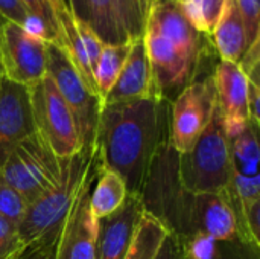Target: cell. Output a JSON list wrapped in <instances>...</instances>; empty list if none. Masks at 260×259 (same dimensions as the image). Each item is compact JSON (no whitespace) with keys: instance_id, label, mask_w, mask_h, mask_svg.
<instances>
[{"instance_id":"1","label":"cell","mask_w":260,"mask_h":259,"mask_svg":"<svg viewBox=\"0 0 260 259\" xmlns=\"http://www.w3.org/2000/svg\"><path fill=\"white\" fill-rule=\"evenodd\" d=\"M169 107L160 98L102 105L96 151L102 168L120 176L131 195L140 197L154 157L169 142Z\"/></svg>"},{"instance_id":"2","label":"cell","mask_w":260,"mask_h":259,"mask_svg":"<svg viewBox=\"0 0 260 259\" xmlns=\"http://www.w3.org/2000/svg\"><path fill=\"white\" fill-rule=\"evenodd\" d=\"M98 168L101 160L96 150H81L62 159L59 180L27 205L18 224L26 252L56 243L79 192Z\"/></svg>"},{"instance_id":"3","label":"cell","mask_w":260,"mask_h":259,"mask_svg":"<svg viewBox=\"0 0 260 259\" xmlns=\"http://www.w3.org/2000/svg\"><path fill=\"white\" fill-rule=\"evenodd\" d=\"M230 176V140L216 105L210 124L193 147L178 154V177L189 192L221 194L227 189Z\"/></svg>"},{"instance_id":"4","label":"cell","mask_w":260,"mask_h":259,"mask_svg":"<svg viewBox=\"0 0 260 259\" xmlns=\"http://www.w3.org/2000/svg\"><path fill=\"white\" fill-rule=\"evenodd\" d=\"M46 73L55 82L73 116L79 139V151L96 150L98 125L104 105L102 98L85 84L66 50L56 43H47Z\"/></svg>"},{"instance_id":"5","label":"cell","mask_w":260,"mask_h":259,"mask_svg":"<svg viewBox=\"0 0 260 259\" xmlns=\"http://www.w3.org/2000/svg\"><path fill=\"white\" fill-rule=\"evenodd\" d=\"M61 169L62 159L38 133H34L12 150L0 177L29 205L59 180Z\"/></svg>"},{"instance_id":"6","label":"cell","mask_w":260,"mask_h":259,"mask_svg":"<svg viewBox=\"0 0 260 259\" xmlns=\"http://www.w3.org/2000/svg\"><path fill=\"white\" fill-rule=\"evenodd\" d=\"M216 108L213 76L206 75L190 82L169 107V142L178 154L189 151L207 125Z\"/></svg>"},{"instance_id":"7","label":"cell","mask_w":260,"mask_h":259,"mask_svg":"<svg viewBox=\"0 0 260 259\" xmlns=\"http://www.w3.org/2000/svg\"><path fill=\"white\" fill-rule=\"evenodd\" d=\"M29 93L35 130L43 140L61 159L78 153L79 139L73 116L52 78L46 73L29 87Z\"/></svg>"},{"instance_id":"8","label":"cell","mask_w":260,"mask_h":259,"mask_svg":"<svg viewBox=\"0 0 260 259\" xmlns=\"http://www.w3.org/2000/svg\"><path fill=\"white\" fill-rule=\"evenodd\" d=\"M47 43L23 26L0 20V73L26 87L46 76Z\"/></svg>"},{"instance_id":"9","label":"cell","mask_w":260,"mask_h":259,"mask_svg":"<svg viewBox=\"0 0 260 259\" xmlns=\"http://www.w3.org/2000/svg\"><path fill=\"white\" fill-rule=\"evenodd\" d=\"M99 171L101 168L90 176L79 192L56 240L55 259H96L98 220L90 211V194Z\"/></svg>"},{"instance_id":"10","label":"cell","mask_w":260,"mask_h":259,"mask_svg":"<svg viewBox=\"0 0 260 259\" xmlns=\"http://www.w3.org/2000/svg\"><path fill=\"white\" fill-rule=\"evenodd\" d=\"M34 133L29 87L0 75V171L12 150Z\"/></svg>"},{"instance_id":"11","label":"cell","mask_w":260,"mask_h":259,"mask_svg":"<svg viewBox=\"0 0 260 259\" xmlns=\"http://www.w3.org/2000/svg\"><path fill=\"white\" fill-rule=\"evenodd\" d=\"M212 76L224 131L229 140H232L250 124L247 102L248 79L239 64L222 60L216 64Z\"/></svg>"},{"instance_id":"12","label":"cell","mask_w":260,"mask_h":259,"mask_svg":"<svg viewBox=\"0 0 260 259\" xmlns=\"http://www.w3.org/2000/svg\"><path fill=\"white\" fill-rule=\"evenodd\" d=\"M142 215L143 208L140 197L128 194L126 200L117 211L99 218L96 235V259L126 258Z\"/></svg>"},{"instance_id":"13","label":"cell","mask_w":260,"mask_h":259,"mask_svg":"<svg viewBox=\"0 0 260 259\" xmlns=\"http://www.w3.org/2000/svg\"><path fill=\"white\" fill-rule=\"evenodd\" d=\"M148 98H157V95L152 84L151 66L146 55L143 37H140L131 41V49L126 61L116 82L104 98V104L128 102Z\"/></svg>"},{"instance_id":"14","label":"cell","mask_w":260,"mask_h":259,"mask_svg":"<svg viewBox=\"0 0 260 259\" xmlns=\"http://www.w3.org/2000/svg\"><path fill=\"white\" fill-rule=\"evenodd\" d=\"M210 40L222 61L236 64L242 61L250 46L236 0H225L219 20L210 34Z\"/></svg>"},{"instance_id":"15","label":"cell","mask_w":260,"mask_h":259,"mask_svg":"<svg viewBox=\"0 0 260 259\" xmlns=\"http://www.w3.org/2000/svg\"><path fill=\"white\" fill-rule=\"evenodd\" d=\"M128 191L125 182L116 172L101 166L99 176L94 180L90 194L91 215L99 220L117 211L126 200Z\"/></svg>"},{"instance_id":"16","label":"cell","mask_w":260,"mask_h":259,"mask_svg":"<svg viewBox=\"0 0 260 259\" xmlns=\"http://www.w3.org/2000/svg\"><path fill=\"white\" fill-rule=\"evenodd\" d=\"M259 127L248 124L245 130L230 140L232 174L242 177H259Z\"/></svg>"},{"instance_id":"17","label":"cell","mask_w":260,"mask_h":259,"mask_svg":"<svg viewBox=\"0 0 260 259\" xmlns=\"http://www.w3.org/2000/svg\"><path fill=\"white\" fill-rule=\"evenodd\" d=\"M129 49H131V41L104 46V49L98 58V63L94 66V70H93L96 90H98L99 96L102 98V101L107 96V93L110 92V89L113 87V84L116 82L125 61H126Z\"/></svg>"},{"instance_id":"18","label":"cell","mask_w":260,"mask_h":259,"mask_svg":"<svg viewBox=\"0 0 260 259\" xmlns=\"http://www.w3.org/2000/svg\"><path fill=\"white\" fill-rule=\"evenodd\" d=\"M87 26L105 44L128 43L117 26L111 0H87Z\"/></svg>"},{"instance_id":"19","label":"cell","mask_w":260,"mask_h":259,"mask_svg":"<svg viewBox=\"0 0 260 259\" xmlns=\"http://www.w3.org/2000/svg\"><path fill=\"white\" fill-rule=\"evenodd\" d=\"M166 235V229L155 218L143 212L125 259H155Z\"/></svg>"},{"instance_id":"20","label":"cell","mask_w":260,"mask_h":259,"mask_svg":"<svg viewBox=\"0 0 260 259\" xmlns=\"http://www.w3.org/2000/svg\"><path fill=\"white\" fill-rule=\"evenodd\" d=\"M180 2L193 27L210 38V34L219 20L225 0H180Z\"/></svg>"},{"instance_id":"21","label":"cell","mask_w":260,"mask_h":259,"mask_svg":"<svg viewBox=\"0 0 260 259\" xmlns=\"http://www.w3.org/2000/svg\"><path fill=\"white\" fill-rule=\"evenodd\" d=\"M111 6L125 41L143 37L145 15L139 0H111Z\"/></svg>"},{"instance_id":"22","label":"cell","mask_w":260,"mask_h":259,"mask_svg":"<svg viewBox=\"0 0 260 259\" xmlns=\"http://www.w3.org/2000/svg\"><path fill=\"white\" fill-rule=\"evenodd\" d=\"M40 27V37L46 43H61V29L47 0H20Z\"/></svg>"},{"instance_id":"23","label":"cell","mask_w":260,"mask_h":259,"mask_svg":"<svg viewBox=\"0 0 260 259\" xmlns=\"http://www.w3.org/2000/svg\"><path fill=\"white\" fill-rule=\"evenodd\" d=\"M209 259H260V246L239 237L216 241Z\"/></svg>"},{"instance_id":"24","label":"cell","mask_w":260,"mask_h":259,"mask_svg":"<svg viewBox=\"0 0 260 259\" xmlns=\"http://www.w3.org/2000/svg\"><path fill=\"white\" fill-rule=\"evenodd\" d=\"M24 253L26 247L18 234V226L0 217V259H20Z\"/></svg>"},{"instance_id":"25","label":"cell","mask_w":260,"mask_h":259,"mask_svg":"<svg viewBox=\"0 0 260 259\" xmlns=\"http://www.w3.org/2000/svg\"><path fill=\"white\" fill-rule=\"evenodd\" d=\"M27 208V202L0 177V217L20 224Z\"/></svg>"},{"instance_id":"26","label":"cell","mask_w":260,"mask_h":259,"mask_svg":"<svg viewBox=\"0 0 260 259\" xmlns=\"http://www.w3.org/2000/svg\"><path fill=\"white\" fill-rule=\"evenodd\" d=\"M0 17L17 23L40 37V27L20 0H0ZM41 38V37H40Z\"/></svg>"},{"instance_id":"27","label":"cell","mask_w":260,"mask_h":259,"mask_svg":"<svg viewBox=\"0 0 260 259\" xmlns=\"http://www.w3.org/2000/svg\"><path fill=\"white\" fill-rule=\"evenodd\" d=\"M244 20L248 46L260 40V0H236Z\"/></svg>"},{"instance_id":"28","label":"cell","mask_w":260,"mask_h":259,"mask_svg":"<svg viewBox=\"0 0 260 259\" xmlns=\"http://www.w3.org/2000/svg\"><path fill=\"white\" fill-rule=\"evenodd\" d=\"M76 26H78V31H79V35L84 41V46H85V50H87V55H88V60H90V64H91V69L94 70V66L98 63V58L105 46V43H102L99 40V37L84 23L78 21L76 20Z\"/></svg>"},{"instance_id":"29","label":"cell","mask_w":260,"mask_h":259,"mask_svg":"<svg viewBox=\"0 0 260 259\" xmlns=\"http://www.w3.org/2000/svg\"><path fill=\"white\" fill-rule=\"evenodd\" d=\"M247 102H248V116L250 122L254 125H260V84L248 81V95H247Z\"/></svg>"},{"instance_id":"30","label":"cell","mask_w":260,"mask_h":259,"mask_svg":"<svg viewBox=\"0 0 260 259\" xmlns=\"http://www.w3.org/2000/svg\"><path fill=\"white\" fill-rule=\"evenodd\" d=\"M155 259H183V250H181L180 241L174 235L168 234L161 243V247Z\"/></svg>"},{"instance_id":"31","label":"cell","mask_w":260,"mask_h":259,"mask_svg":"<svg viewBox=\"0 0 260 259\" xmlns=\"http://www.w3.org/2000/svg\"><path fill=\"white\" fill-rule=\"evenodd\" d=\"M67 8L75 20L87 24V0H69Z\"/></svg>"},{"instance_id":"32","label":"cell","mask_w":260,"mask_h":259,"mask_svg":"<svg viewBox=\"0 0 260 259\" xmlns=\"http://www.w3.org/2000/svg\"><path fill=\"white\" fill-rule=\"evenodd\" d=\"M55 252H56V243L47 247L37 249L34 252H29L27 259H55Z\"/></svg>"},{"instance_id":"33","label":"cell","mask_w":260,"mask_h":259,"mask_svg":"<svg viewBox=\"0 0 260 259\" xmlns=\"http://www.w3.org/2000/svg\"><path fill=\"white\" fill-rule=\"evenodd\" d=\"M49 2V5H50V8L53 9V12H55V15L58 14V12H61V11H64L67 6H66V2L64 0H47Z\"/></svg>"},{"instance_id":"34","label":"cell","mask_w":260,"mask_h":259,"mask_svg":"<svg viewBox=\"0 0 260 259\" xmlns=\"http://www.w3.org/2000/svg\"><path fill=\"white\" fill-rule=\"evenodd\" d=\"M139 3H140V8L143 11L145 20H146V14H148V9H149V0H139Z\"/></svg>"},{"instance_id":"35","label":"cell","mask_w":260,"mask_h":259,"mask_svg":"<svg viewBox=\"0 0 260 259\" xmlns=\"http://www.w3.org/2000/svg\"><path fill=\"white\" fill-rule=\"evenodd\" d=\"M157 2H161V0H149V8H151L154 3H157ZM148 11H149V9H148Z\"/></svg>"},{"instance_id":"36","label":"cell","mask_w":260,"mask_h":259,"mask_svg":"<svg viewBox=\"0 0 260 259\" xmlns=\"http://www.w3.org/2000/svg\"><path fill=\"white\" fill-rule=\"evenodd\" d=\"M0 20H2V18H0ZM0 75H2V73H0Z\"/></svg>"}]
</instances>
